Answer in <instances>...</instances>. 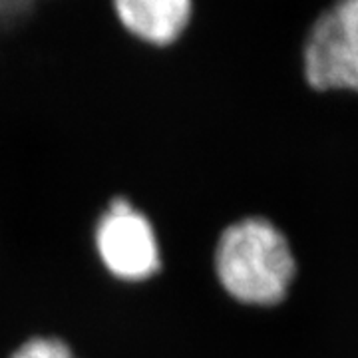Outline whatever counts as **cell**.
I'll list each match as a JSON object with an SVG mask.
<instances>
[{
  "label": "cell",
  "mask_w": 358,
  "mask_h": 358,
  "mask_svg": "<svg viewBox=\"0 0 358 358\" xmlns=\"http://www.w3.org/2000/svg\"><path fill=\"white\" fill-rule=\"evenodd\" d=\"M215 267L225 291L247 305H277L289 293L294 259L285 235L267 219H243L221 235Z\"/></svg>",
  "instance_id": "obj_1"
},
{
  "label": "cell",
  "mask_w": 358,
  "mask_h": 358,
  "mask_svg": "<svg viewBox=\"0 0 358 358\" xmlns=\"http://www.w3.org/2000/svg\"><path fill=\"white\" fill-rule=\"evenodd\" d=\"M305 82L317 92H358V0H333L301 42Z\"/></svg>",
  "instance_id": "obj_2"
},
{
  "label": "cell",
  "mask_w": 358,
  "mask_h": 358,
  "mask_svg": "<svg viewBox=\"0 0 358 358\" xmlns=\"http://www.w3.org/2000/svg\"><path fill=\"white\" fill-rule=\"evenodd\" d=\"M96 247L106 268L122 281H143L159 268L154 227L128 199H114L96 229Z\"/></svg>",
  "instance_id": "obj_3"
},
{
  "label": "cell",
  "mask_w": 358,
  "mask_h": 358,
  "mask_svg": "<svg viewBox=\"0 0 358 358\" xmlns=\"http://www.w3.org/2000/svg\"><path fill=\"white\" fill-rule=\"evenodd\" d=\"M115 20L129 38L169 48L192 22L193 0H112Z\"/></svg>",
  "instance_id": "obj_4"
},
{
  "label": "cell",
  "mask_w": 358,
  "mask_h": 358,
  "mask_svg": "<svg viewBox=\"0 0 358 358\" xmlns=\"http://www.w3.org/2000/svg\"><path fill=\"white\" fill-rule=\"evenodd\" d=\"M13 358H76L58 338H32L22 345Z\"/></svg>",
  "instance_id": "obj_5"
}]
</instances>
